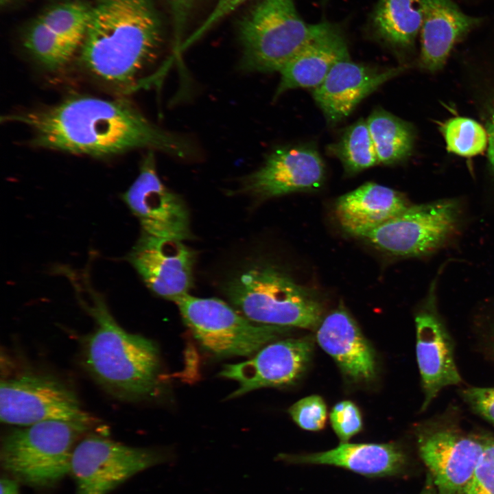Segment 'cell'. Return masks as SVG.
I'll return each mask as SVG.
<instances>
[{
    "instance_id": "ba28073f",
    "label": "cell",
    "mask_w": 494,
    "mask_h": 494,
    "mask_svg": "<svg viewBox=\"0 0 494 494\" xmlns=\"http://www.w3.org/2000/svg\"><path fill=\"white\" fill-rule=\"evenodd\" d=\"M175 303L195 338L217 357L251 355L289 328L256 323L216 298L187 294Z\"/></svg>"
},
{
    "instance_id": "8992f818",
    "label": "cell",
    "mask_w": 494,
    "mask_h": 494,
    "mask_svg": "<svg viewBox=\"0 0 494 494\" xmlns=\"http://www.w3.org/2000/svg\"><path fill=\"white\" fill-rule=\"evenodd\" d=\"M292 0H261L239 27L242 49L240 67L252 73L280 72L315 34Z\"/></svg>"
},
{
    "instance_id": "603a6c76",
    "label": "cell",
    "mask_w": 494,
    "mask_h": 494,
    "mask_svg": "<svg viewBox=\"0 0 494 494\" xmlns=\"http://www.w3.org/2000/svg\"><path fill=\"white\" fill-rule=\"evenodd\" d=\"M420 0H379L373 14V27L391 45L405 48L413 45L422 23Z\"/></svg>"
},
{
    "instance_id": "d6a6232c",
    "label": "cell",
    "mask_w": 494,
    "mask_h": 494,
    "mask_svg": "<svg viewBox=\"0 0 494 494\" xmlns=\"http://www.w3.org/2000/svg\"><path fill=\"white\" fill-rule=\"evenodd\" d=\"M198 0H167L172 23L174 49L179 52L184 42L186 27H187L192 10Z\"/></svg>"
},
{
    "instance_id": "ac0fdd59",
    "label": "cell",
    "mask_w": 494,
    "mask_h": 494,
    "mask_svg": "<svg viewBox=\"0 0 494 494\" xmlns=\"http://www.w3.org/2000/svg\"><path fill=\"white\" fill-rule=\"evenodd\" d=\"M349 57L340 30L328 22L317 23L311 38L279 72L275 97L290 89H315L338 62Z\"/></svg>"
},
{
    "instance_id": "8fae6325",
    "label": "cell",
    "mask_w": 494,
    "mask_h": 494,
    "mask_svg": "<svg viewBox=\"0 0 494 494\" xmlns=\"http://www.w3.org/2000/svg\"><path fill=\"white\" fill-rule=\"evenodd\" d=\"M0 419L19 427L47 421L93 422L64 384L50 375L27 373L1 380Z\"/></svg>"
},
{
    "instance_id": "9c48e42d",
    "label": "cell",
    "mask_w": 494,
    "mask_h": 494,
    "mask_svg": "<svg viewBox=\"0 0 494 494\" xmlns=\"http://www.w3.org/2000/svg\"><path fill=\"white\" fill-rule=\"evenodd\" d=\"M461 220L460 202L440 199L410 205L361 237L393 256H424L445 246L459 231Z\"/></svg>"
},
{
    "instance_id": "83f0119b",
    "label": "cell",
    "mask_w": 494,
    "mask_h": 494,
    "mask_svg": "<svg viewBox=\"0 0 494 494\" xmlns=\"http://www.w3.org/2000/svg\"><path fill=\"white\" fill-rule=\"evenodd\" d=\"M447 150L464 157L482 154L488 145L486 130L474 119L455 117L439 124Z\"/></svg>"
},
{
    "instance_id": "8d00e7d4",
    "label": "cell",
    "mask_w": 494,
    "mask_h": 494,
    "mask_svg": "<svg viewBox=\"0 0 494 494\" xmlns=\"http://www.w3.org/2000/svg\"><path fill=\"white\" fill-rule=\"evenodd\" d=\"M1 494H19L17 481L8 477L1 478Z\"/></svg>"
},
{
    "instance_id": "ffe728a7",
    "label": "cell",
    "mask_w": 494,
    "mask_h": 494,
    "mask_svg": "<svg viewBox=\"0 0 494 494\" xmlns=\"http://www.w3.org/2000/svg\"><path fill=\"white\" fill-rule=\"evenodd\" d=\"M316 340L346 376L355 381L373 379L375 374L373 349L343 308L333 311L322 320Z\"/></svg>"
},
{
    "instance_id": "277c9868",
    "label": "cell",
    "mask_w": 494,
    "mask_h": 494,
    "mask_svg": "<svg viewBox=\"0 0 494 494\" xmlns=\"http://www.w3.org/2000/svg\"><path fill=\"white\" fill-rule=\"evenodd\" d=\"M225 293L239 312L258 324L314 329L322 320L318 300L270 264L243 271L227 283Z\"/></svg>"
},
{
    "instance_id": "f546056e",
    "label": "cell",
    "mask_w": 494,
    "mask_h": 494,
    "mask_svg": "<svg viewBox=\"0 0 494 494\" xmlns=\"http://www.w3.org/2000/svg\"><path fill=\"white\" fill-rule=\"evenodd\" d=\"M289 413L300 427L309 431L322 430L327 418L326 404L318 395H311L298 401L290 408Z\"/></svg>"
},
{
    "instance_id": "d6986e66",
    "label": "cell",
    "mask_w": 494,
    "mask_h": 494,
    "mask_svg": "<svg viewBox=\"0 0 494 494\" xmlns=\"http://www.w3.org/2000/svg\"><path fill=\"white\" fill-rule=\"evenodd\" d=\"M422 8L421 66L435 72L443 67L454 45L480 23L452 0H420Z\"/></svg>"
},
{
    "instance_id": "e0dca14e",
    "label": "cell",
    "mask_w": 494,
    "mask_h": 494,
    "mask_svg": "<svg viewBox=\"0 0 494 494\" xmlns=\"http://www.w3.org/2000/svg\"><path fill=\"white\" fill-rule=\"evenodd\" d=\"M402 68L384 70L352 61L338 62L322 83L313 90V97L327 120L338 123L348 117L357 105L384 82L397 76Z\"/></svg>"
},
{
    "instance_id": "74e56055",
    "label": "cell",
    "mask_w": 494,
    "mask_h": 494,
    "mask_svg": "<svg viewBox=\"0 0 494 494\" xmlns=\"http://www.w3.org/2000/svg\"><path fill=\"white\" fill-rule=\"evenodd\" d=\"M12 0H0V3L1 6L6 5L10 2H11Z\"/></svg>"
},
{
    "instance_id": "d590c367",
    "label": "cell",
    "mask_w": 494,
    "mask_h": 494,
    "mask_svg": "<svg viewBox=\"0 0 494 494\" xmlns=\"http://www.w3.org/2000/svg\"><path fill=\"white\" fill-rule=\"evenodd\" d=\"M486 130L488 134V158L491 167L494 171V102L489 110Z\"/></svg>"
},
{
    "instance_id": "836d02e7",
    "label": "cell",
    "mask_w": 494,
    "mask_h": 494,
    "mask_svg": "<svg viewBox=\"0 0 494 494\" xmlns=\"http://www.w3.org/2000/svg\"><path fill=\"white\" fill-rule=\"evenodd\" d=\"M247 0H217L215 6L202 23L183 43L180 51L198 40L222 19Z\"/></svg>"
},
{
    "instance_id": "4316f807",
    "label": "cell",
    "mask_w": 494,
    "mask_h": 494,
    "mask_svg": "<svg viewBox=\"0 0 494 494\" xmlns=\"http://www.w3.org/2000/svg\"><path fill=\"white\" fill-rule=\"evenodd\" d=\"M23 45L40 65L51 71L63 68L78 54L36 18L25 33Z\"/></svg>"
},
{
    "instance_id": "30bf717a",
    "label": "cell",
    "mask_w": 494,
    "mask_h": 494,
    "mask_svg": "<svg viewBox=\"0 0 494 494\" xmlns=\"http://www.w3.org/2000/svg\"><path fill=\"white\" fill-rule=\"evenodd\" d=\"M169 458V454L159 449L131 447L90 435L75 446L69 473L75 494H108L139 472Z\"/></svg>"
},
{
    "instance_id": "4fadbf2b",
    "label": "cell",
    "mask_w": 494,
    "mask_h": 494,
    "mask_svg": "<svg viewBox=\"0 0 494 494\" xmlns=\"http://www.w3.org/2000/svg\"><path fill=\"white\" fill-rule=\"evenodd\" d=\"M122 199L139 219L142 233L180 241L191 237L188 209L159 178L153 150L143 158L137 178Z\"/></svg>"
},
{
    "instance_id": "7c38bea8",
    "label": "cell",
    "mask_w": 494,
    "mask_h": 494,
    "mask_svg": "<svg viewBox=\"0 0 494 494\" xmlns=\"http://www.w3.org/2000/svg\"><path fill=\"white\" fill-rule=\"evenodd\" d=\"M435 283L415 316L416 354L425 410L442 390L462 382L455 358V342L439 312Z\"/></svg>"
},
{
    "instance_id": "44dd1931",
    "label": "cell",
    "mask_w": 494,
    "mask_h": 494,
    "mask_svg": "<svg viewBox=\"0 0 494 494\" xmlns=\"http://www.w3.org/2000/svg\"><path fill=\"white\" fill-rule=\"evenodd\" d=\"M410 205L400 192L375 183H366L340 196L336 202L335 210L342 227L361 237Z\"/></svg>"
},
{
    "instance_id": "9a60e30c",
    "label": "cell",
    "mask_w": 494,
    "mask_h": 494,
    "mask_svg": "<svg viewBox=\"0 0 494 494\" xmlns=\"http://www.w3.org/2000/svg\"><path fill=\"white\" fill-rule=\"evenodd\" d=\"M325 165L316 149L307 145L284 147L272 152L257 169L244 176L240 191L260 199L318 187Z\"/></svg>"
},
{
    "instance_id": "f35d334b",
    "label": "cell",
    "mask_w": 494,
    "mask_h": 494,
    "mask_svg": "<svg viewBox=\"0 0 494 494\" xmlns=\"http://www.w3.org/2000/svg\"><path fill=\"white\" fill-rule=\"evenodd\" d=\"M421 494H435V493L432 490H431L430 489H427Z\"/></svg>"
},
{
    "instance_id": "3957f363",
    "label": "cell",
    "mask_w": 494,
    "mask_h": 494,
    "mask_svg": "<svg viewBox=\"0 0 494 494\" xmlns=\"http://www.w3.org/2000/svg\"><path fill=\"white\" fill-rule=\"evenodd\" d=\"M84 309L95 320L94 330L82 340V360L89 373L115 397L136 400L151 394L158 384L160 362L152 340L122 328L110 313L104 298L87 282Z\"/></svg>"
},
{
    "instance_id": "7a4b0ae2",
    "label": "cell",
    "mask_w": 494,
    "mask_h": 494,
    "mask_svg": "<svg viewBox=\"0 0 494 494\" xmlns=\"http://www.w3.org/2000/svg\"><path fill=\"white\" fill-rule=\"evenodd\" d=\"M163 42L161 20L152 0H95L79 62L96 79L132 91L140 86Z\"/></svg>"
},
{
    "instance_id": "2e32d148",
    "label": "cell",
    "mask_w": 494,
    "mask_h": 494,
    "mask_svg": "<svg viewBox=\"0 0 494 494\" xmlns=\"http://www.w3.org/2000/svg\"><path fill=\"white\" fill-rule=\"evenodd\" d=\"M312 348L307 339L279 340L265 345L250 360L225 365L220 375L239 384L229 398L292 383L306 368Z\"/></svg>"
},
{
    "instance_id": "5bb4252c",
    "label": "cell",
    "mask_w": 494,
    "mask_h": 494,
    "mask_svg": "<svg viewBox=\"0 0 494 494\" xmlns=\"http://www.w3.org/2000/svg\"><path fill=\"white\" fill-rule=\"evenodd\" d=\"M127 259L157 296L175 302L189 294L196 253L183 241L141 232Z\"/></svg>"
},
{
    "instance_id": "d4e9b609",
    "label": "cell",
    "mask_w": 494,
    "mask_h": 494,
    "mask_svg": "<svg viewBox=\"0 0 494 494\" xmlns=\"http://www.w3.org/2000/svg\"><path fill=\"white\" fill-rule=\"evenodd\" d=\"M91 5L69 1L51 6L36 19L60 40L78 53L84 40Z\"/></svg>"
},
{
    "instance_id": "5b68a950",
    "label": "cell",
    "mask_w": 494,
    "mask_h": 494,
    "mask_svg": "<svg viewBox=\"0 0 494 494\" xmlns=\"http://www.w3.org/2000/svg\"><path fill=\"white\" fill-rule=\"evenodd\" d=\"M89 425L47 421L13 429L1 440V466L30 486H54L69 473L73 449Z\"/></svg>"
},
{
    "instance_id": "1f68e13d",
    "label": "cell",
    "mask_w": 494,
    "mask_h": 494,
    "mask_svg": "<svg viewBox=\"0 0 494 494\" xmlns=\"http://www.w3.org/2000/svg\"><path fill=\"white\" fill-rule=\"evenodd\" d=\"M460 395L473 413L494 426V387L469 386Z\"/></svg>"
},
{
    "instance_id": "e575fe53",
    "label": "cell",
    "mask_w": 494,
    "mask_h": 494,
    "mask_svg": "<svg viewBox=\"0 0 494 494\" xmlns=\"http://www.w3.org/2000/svg\"><path fill=\"white\" fill-rule=\"evenodd\" d=\"M473 333L478 350L494 362V311L477 318Z\"/></svg>"
},
{
    "instance_id": "484cf974",
    "label": "cell",
    "mask_w": 494,
    "mask_h": 494,
    "mask_svg": "<svg viewBox=\"0 0 494 494\" xmlns=\"http://www.w3.org/2000/svg\"><path fill=\"white\" fill-rule=\"evenodd\" d=\"M332 149L349 174L379 164L367 122L364 119L350 126Z\"/></svg>"
},
{
    "instance_id": "cb8c5ba5",
    "label": "cell",
    "mask_w": 494,
    "mask_h": 494,
    "mask_svg": "<svg viewBox=\"0 0 494 494\" xmlns=\"http://www.w3.org/2000/svg\"><path fill=\"white\" fill-rule=\"evenodd\" d=\"M379 164L391 165L407 158L413 149L412 125L383 110H375L366 120Z\"/></svg>"
},
{
    "instance_id": "52a82bcc",
    "label": "cell",
    "mask_w": 494,
    "mask_h": 494,
    "mask_svg": "<svg viewBox=\"0 0 494 494\" xmlns=\"http://www.w3.org/2000/svg\"><path fill=\"white\" fill-rule=\"evenodd\" d=\"M419 455L439 494H457L471 480L484 447L482 430L465 432L450 405L416 427Z\"/></svg>"
},
{
    "instance_id": "f1b7e54d",
    "label": "cell",
    "mask_w": 494,
    "mask_h": 494,
    "mask_svg": "<svg viewBox=\"0 0 494 494\" xmlns=\"http://www.w3.org/2000/svg\"><path fill=\"white\" fill-rule=\"evenodd\" d=\"M484 447L473 474L457 494H494V435L482 431Z\"/></svg>"
},
{
    "instance_id": "4dcf8cb0",
    "label": "cell",
    "mask_w": 494,
    "mask_h": 494,
    "mask_svg": "<svg viewBox=\"0 0 494 494\" xmlns=\"http://www.w3.org/2000/svg\"><path fill=\"white\" fill-rule=\"evenodd\" d=\"M329 417L334 432L342 443L348 441L362 430L360 412L350 401L336 403L331 409Z\"/></svg>"
},
{
    "instance_id": "6da1fadb",
    "label": "cell",
    "mask_w": 494,
    "mask_h": 494,
    "mask_svg": "<svg viewBox=\"0 0 494 494\" xmlns=\"http://www.w3.org/2000/svg\"><path fill=\"white\" fill-rule=\"evenodd\" d=\"M2 121L27 126L36 147L70 154L104 157L148 148L178 159L200 156L191 139L156 126L124 99L72 97Z\"/></svg>"
},
{
    "instance_id": "7402d4cb",
    "label": "cell",
    "mask_w": 494,
    "mask_h": 494,
    "mask_svg": "<svg viewBox=\"0 0 494 494\" xmlns=\"http://www.w3.org/2000/svg\"><path fill=\"white\" fill-rule=\"evenodd\" d=\"M281 460L331 464L369 476L392 475L404 467L405 456L395 444L342 443L329 451L300 456L279 455Z\"/></svg>"
}]
</instances>
